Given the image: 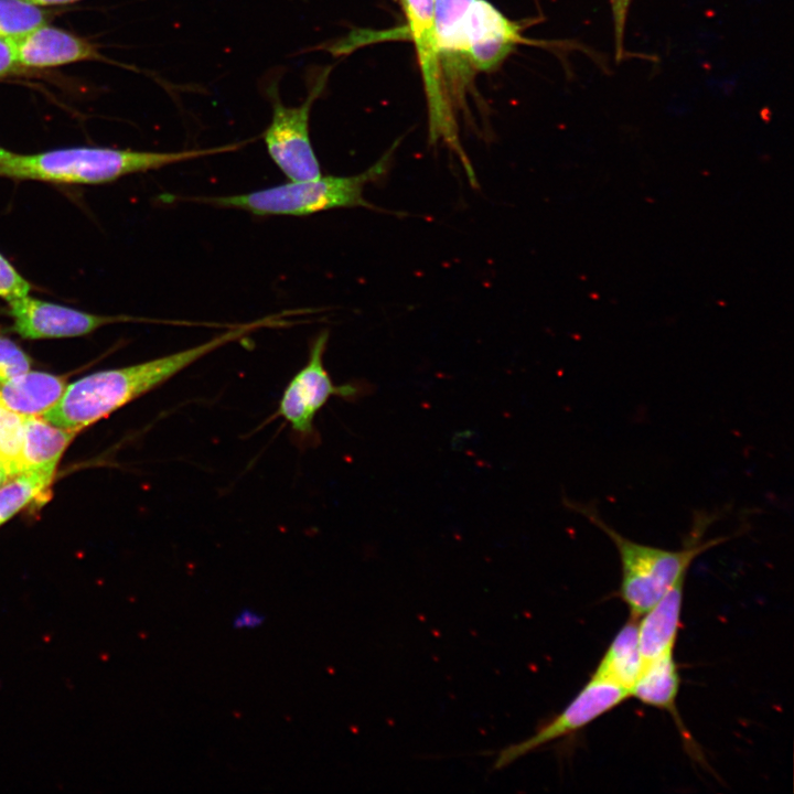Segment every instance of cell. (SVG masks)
Listing matches in <instances>:
<instances>
[{"label": "cell", "mask_w": 794, "mask_h": 794, "mask_svg": "<svg viewBox=\"0 0 794 794\" xmlns=\"http://www.w3.org/2000/svg\"><path fill=\"white\" fill-rule=\"evenodd\" d=\"M285 324L282 314L232 325L196 346L147 362L100 371L66 386L60 400L42 418L77 433L130 401L162 385L211 352L260 328Z\"/></svg>", "instance_id": "obj_1"}, {"label": "cell", "mask_w": 794, "mask_h": 794, "mask_svg": "<svg viewBox=\"0 0 794 794\" xmlns=\"http://www.w3.org/2000/svg\"><path fill=\"white\" fill-rule=\"evenodd\" d=\"M246 142L178 152H152L99 147H72L44 152H12L0 161V176L53 184H101L121 176L236 151Z\"/></svg>", "instance_id": "obj_2"}, {"label": "cell", "mask_w": 794, "mask_h": 794, "mask_svg": "<svg viewBox=\"0 0 794 794\" xmlns=\"http://www.w3.org/2000/svg\"><path fill=\"white\" fill-rule=\"evenodd\" d=\"M566 505L584 516L601 529L613 543L621 562L619 597L639 619L652 608L683 576H687L691 562L706 550L725 543L729 537H716L702 541L707 528L716 519L715 514L698 513L686 544L677 550L641 544L623 536L600 516L592 504L566 500Z\"/></svg>", "instance_id": "obj_3"}, {"label": "cell", "mask_w": 794, "mask_h": 794, "mask_svg": "<svg viewBox=\"0 0 794 794\" xmlns=\"http://www.w3.org/2000/svg\"><path fill=\"white\" fill-rule=\"evenodd\" d=\"M391 150L367 170L355 175H320L244 194L187 200L243 210L260 216H303L340 207L376 208L365 200L364 189L367 183L386 174L391 159Z\"/></svg>", "instance_id": "obj_4"}, {"label": "cell", "mask_w": 794, "mask_h": 794, "mask_svg": "<svg viewBox=\"0 0 794 794\" xmlns=\"http://www.w3.org/2000/svg\"><path fill=\"white\" fill-rule=\"evenodd\" d=\"M422 73L429 112L430 141H443L460 158L471 182L475 174L458 137L457 124L444 90L434 26V0H403Z\"/></svg>", "instance_id": "obj_5"}, {"label": "cell", "mask_w": 794, "mask_h": 794, "mask_svg": "<svg viewBox=\"0 0 794 794\" xmlns=\"http://www.w3.org/2000/svg\"><path fill=\"white\" fill-rule=\"evenodd\" d=\"M328 75L329 69L318 76L305 100L297 107H287L281 103L275 84L267 89L272 103V117L264 133L265 143L272 161L290 181L322 175L310 139L309 119L312 105L321 95Z\"/></svg>", "instance_id": "obj_6"}, {"label": "cell", "mask_w": 794, "mask_h": 794, "mask_svg": "<svg viewBox=\"0 0 794 794\" xmlns=\"http://www.w3.org/2000/svg\"><path fill=\"white\" fill-rule=\"evenodd\" d=\"M329 340V331H321L310 346L307 364L291 378L278 404L276 416L290 425L291 430L301 440L315 434L314 419L318 412L333 396L354 399L360 396L362 386L347 383L335 385L323 365V354Z\"/></svg>", "instance_id": "obj_7"}, {"label": "cell", "mask_w": 794, "mask_h": 794, "mask_svg": "<svg viewBox=\"0 0 794 794\" xmlns=\"http://www.w3.org/2000/svg\"><path fill=\"white\" fill-rule=\"evenodd\" d=\"M629 697L627 689L590 676V679L558 715L541 725L530 737L500 750L494 768L503 769L547 743L580 731Z\"/></svg>", "instance_id": "obj_8"}, {"label": "cell", "mask_w": 794, "mask_h": 794, "mask_svg": "<svg viewBox=\"0 0 794 794\" xmlns=\"http://www.w3.org/2000/svg\"><path fill=\"white\" fill-rule=\"evenodd\" d=\"M8 303L11 331L23 339H65L83 336L116 322L136 321L126 315H99L47 302L30 294Z\"/></svg>", "instance_id": "obj_9"}, {"label": "cell", "mask_w": 794, "mask_h": 794, "mask_svg": "<svg viewBox=\"0 0 794 794\" xmlns=\"http://www.w3.org/2000/svg\"><path fill=\"white\" fill-rule=\"evenodd\" d=\"M522 41L519 26L486 0H474L465 24L468 64L489 71L500 64Z\"/></svg>", "instance_id": "obj_10"}, {"label": "cell", "mask_w": 794, "mask_h": 794, "mask_svg": "<svg viewBox=\"0 0 794 794\" xmlns=\"http://www.w3.org/2000/svg\"><path fill=\"white\" fill-rule=\"evenodd\" d=\"M11 40L20 67L44 68L101 58L94 43L47 23Z\"/></svg>", "instance_id": "obj_11"}, {"label": "cell", "mask_w": 794, "mask_h": 794, "mask_svg": "<svg viewBox=\"0 0 794 794\" xmlns=\"http://www.w3.org/2000/svg\"><path fill=\"white\" fill-rule=\"evenodd\" d=\"M680 687L678 664L674 658V651L666 652L648 662L643 663L641 672L630 689V697L642 704L673 716L688 749L695 750V741L687 732L676 706Z\"/></svg>", "instance_id": "obj_12"}, {"label": "cell", "mask_w": 794, "mask_h": 794, "mask_svg": "<svg viewBox=\"0 0 794 794\" xmlns=\"http://www.w3.org/2000/svg\"><path fill=\"white\" fill-rule=\"evenodd\" d=\"M686 577H680L652 608L637 619L639 646L643 663L674 651L680 629Z\"/></svg>", "instance_id": "obj_13"}, {"label": "cell", "mask_w": 794, "mask_h": 794, "mask_svg": "<svg viewBox=\"0 0 794 794\" xmlns=\"http://www.w3.org/2000/svg\"><path fill=\"white\" fill-rule=\"evenodd\" d=\"M66 386L65 377L29 369L0 384V403L24 417H41L60 400Z\"/></svg>", "instance_id": "obj_14"}, {"label": "cell", "mask_w": 794, "mask_h": 794, "mask_svg": "<svg viewBox=\"0 0 794 794\" xmlns=\"http://www.w3.org/2000/svg\"><path fill=\"white\" fill-rule=\"evenodd\" d=\"M474 0H434V26L442 69L459 73L468 66L465 24Z\"/></svg>", "instance_id": "obj_15"}, {"label": "cell", "mask_w": 794, "mask_h": 794, "mask_svg": "<svg viewBox=\"0 0 794 794\" xmlns=\"http://www.w3.org/2000/svg\"><path fill=\"white\" fill-rule=\"evenodd\" d=\"M642 665L637 619L630 616L612 639L591 676L611 682L630 691Z\"/></svg>", "instance_id": "obj_16"}, {"label": "cell", "mask_w": 794, "mask_h": 794, "mask_svg": "<svg viewBox=\"0 0 794 794\" xmlns=\"http://www.w3.org/2000/svg\"><path fill=\"white\" fill-rule=\"evenodd\" d=\"M76 433L42 417H25L21 466L24 470L55 471Z\"/></svg>", "instance_id": "obj_17"}, {"label": "cell", "mask_w": 794, "mask_h": 794, "mask_svg": "<svg viewBox=\"0 0 794 794\" xmlns=\"http://www.w3.org/2000/svg\"><path fill=\"white\" fill-rule=\"evenodd\" d=\"M55 471L24 470L0 486V526L34 502H44Z\"/></svg>", "instance_id": "obj_18"}, {"label": "cell", "mask_w": 794, "mask_h": 794, "mask_svg": "<svg viewBox=\"0 0 794 794\" xmlns=\"http://www.w3.org/2000/svg\"><path fill=\"white\" fill-rule=\"evenodd\" d=\"M52 12L23 0H0V37L14 39L47 23Z\"/></svg>", "instance_id": "obj_19"}, {"label": "cell", "mask_w": 794, "mask_h": 794, "mask_svg": "<svg viewBox=\"0 0 794 794\" xmlns=\"http://www.w3.org/2000/svg\"><path fill=\"white\" fill-rule=\"evenodd\" d=\"M24 420V416L0 403V463L11 476L22 471Z\"/></svg>", "instance_id": "obj_20"}, {"label": "cell", "mask_w": 794, "mask_h": 794, "mask_svg": "<svg viewBox=\"0 0 794 794\" xmlns=\"http://www.w3.org/2000/svg\"><path fill=\"white\" fill-rule=\"evenodd\" d=\"M30 356L12 340L0 335V384L29 371Z\"/></svg>", "instance_id": "obj_21"}, {"label": "cell", "mask_w": 794, "mask_h": 794, "mask_svg": "<svg viewBox=\"0 0 794 794\" xmlns=\"http://www.w3.org/2000/svg\"><path fill=\"white\" fill-rule=\"evenodd\" d=\"M31 283L0 253V298L6 302L30 294Z\"/></svg>", "instance_id": "obj_22"}, {"label": "cell", "mask_w": 794, "mask_h": 794, "mask_svg": "<svg viewBox=\"0 0 794 794\" xmlns=\"http://www.w3.org/2000/svg\"><path fill=\"white\" fill-rule=\"evenodd\" d=\"M633 0H609L614 33V55L616 62L624 57V37L629 11Z\"/></svg>", "instance_id": "obj_23"}, {"label": "cell", "mask_w": 794, "mask_h": 794, "mask_svg": "<svg viewBox=\"0 0 794 794\" xmlns=\"http://www.w3.org/2000/svg\"><path fill=\"white\" fill-rule=\"evenodd\" d=\"M20 68L11 39L0 37V78Z\"/></svg>", "instance_id": "obj_24"}, {"label": "cell", "mask_w": 794, "mask_h": 794, "mask_svg": "<svg viewBox=\"0 0 794 794\" xmlns=\"http://www.w3.org/2000/svg\"><path fill=\"white\" fill-rule=\"evenodd\" d=\"M264 621V614L254 609L245 608L237 612L232 621V625L237 630H250L260 626Z\"/></svg>", "instance_id": "obj_25"}, {"label": "cell", "mask_w": 794, "mask_h": 794, "mask_svg": "<svg viewBox=\"0 0 794 794\" xmlns=\"http://www.w3.org/2000/svg\"><path fill=\"white\" fill-rule=\"evenodd\" d=\"M23 1L29 2L33 6L43 8V7H50V6L73 3V2L81 1V0H23Z\"/></svg>", "instance_id": "obj_26"}, {"label": "cell", "mask_w": 794, "mask_h": 794, "mask_svg": "<svg viewBox=\"0 0 794 794\" xmlns=\"http://www.w3.org/2000/svg\"><path fill=\"white\" fill-rule=\"evenodd\" d=\"M10 478L9 471L0 463V486Z\"/></svg>", "instance_id": "obj_27"}, {"label": "cell", "mask_w": 794, "mask_h": 794, "mask_svg": "<svg viewBox=\"0 0 794 794\" xmlns=\"http://www.w3.org/2000/svg\"><path fill=\"white\" fill-rule=\"evenodd\" d=\"M12 152L0 147V161L8 158Z\"/></svg>", "instance_id": "obj_28"}]
</instances>
